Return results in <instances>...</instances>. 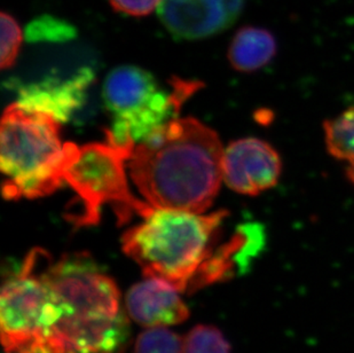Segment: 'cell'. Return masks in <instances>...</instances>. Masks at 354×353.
Returning a JSON list of instances; mask_svg holds the SVG:
<instances>
[{"instance_id":"ac0fdd59","label":"cell","mask_w":354,"mask_h":353,"mask_svg":"<svg viewBox=\"0 0 354 353\" xmlns=\"http://www.w3.org/2000/svg\"><path fill=\"white\" fill-rule=\"evenodd\" d=\"M163 0H109L116 12L131 17H146L158 10Z\"/></svg>"},{"instance_id":"7a4b0ae2","label":"cell","mask_w":354,"mask_h":353,"mask_svg":"<svg viewBox=\"0 0 354 353\" xmlns=\"http://www.w3.org/2000/svg\"><path fill=\"white\" fill-rule=\"evenodd\" d=\"M45 277L60 305L61 319L47 342L50 353H122L129 323L120 290L86 253L47 256Z\"/></svg>"},{"instance_id":"52a82bcc","label":"cell","mask_w":354,"mask_h":353,"mask_svg":"<svg viewBox=\"0 0 354 353\" xmlns=\"http://www.w3.org/2000/svg\"><path fill=\"white\" fill-rule=\"evenodd\" d=\"M245 0H163L158 17L176 39H203L236 22Z\"/></svg>"},{"instance_id":"ba28073f","label":"cell","mask_w":354,"mask_h":353,"mask_svg":"<svg viewBox=\"0 0 354 353\" xmlns=\"http://www.w3.org/2000/svg\"><path fill=\"white\" fill-rule=\"evenodd\" d=\"M282 162L277 150L257 138L233 141L224 150L223 180L243 195L271 190L280 179Z\"/></svg>"},{"instance_id":"9a60e30c","label":"cell","mask_w":354,"mask_h":353,"mask_svg":"<svg viewBox=\"0 0 354 353\" xmlns=\"http://www.w3.org/2000/svg\"><path fill=\"white\" fill-rule=\"evenodd\" d=\"M184 341L165 327H154L141 333L134 353H183Z\"/></svg>"},{"instance_id":"5bb4252c","label":"cell","mask_w":354,"mask_h":353,"mask_svg":"<svg viewBox=\"0 0 354 353\" xmlns=\"http://www.w3.org/2000/svg\"><path fill=\"white\" fill-rule=\"evenodd\" d=\"M183 353H231V347L216 327L198 325L185 338Z\"/></svg>"},{"instance_id":"8992f818","label":"cell","mask_w":354,"mask_h":353,"mask_svg":"<svg viewBox=\"0 0 354 353\" xmlns=\"http://www.w3.org/2000/svg\"><path fill=\"white\" fill-rule=\"evenodd\" d=\"M67 162L64 179L83 203V213L73 223L77 227L99 223L104 204H114L120 223L132 213L145 217L153 207L138 200L129 190L125 162L131 154L111 143H92L78 147L66 143Z\"/></svg>"},{"instance_id":"2e32d148","label":"cell","mask_w":354,"mask_h":353,"mask_svg":"<svg viewBox=\"0 0 354 353\" xmlns=\"http://www.w3.org/2000/svg\"><path fill=\"white\" fill-rule=\"evenodd\" d=\"M75 36V29L66 21L44 15L32 21L27 28V38L31 42L37 40H52L64 42Z\"/></svg>"},{"instance_id":"5b68a950","label":"cell","mask_w":354,"mask_h":353,"mask_svg":"<svg viewBox=\"0 0 354 353\" xmlns=\"http://www.w3.org/2000/svg\"><path fill=\"white\" fill-rule=\"evenodd\" d=\"M47 256L45 250H31L17 273L3 282L0 327L6 353H50L47 342L62 314L45 277Z\"/></svg>"},{"instance_id":"8fae6325","label":"cell","mask_w":354,"mask_h":353,"mask_svg":"<svg viewBox=\"0 0 354 353\" xmlns=\"http://www.w3.org/2000/svg\"><path fill=\"white\" fill-rule=\"evenodd\" d=\"M158 91L151 73L134 66H122L104 80L102 97L114 118H127L144 109Z\"/></svg>"},{"instance_id":"6da1fadb","label":"cell","mask_w":354,"mask_h":353,"mask_svg":"<svg viewBox=\"0 0 354 353\" xmlns=\"http://www.w3.org/2000/svg\"><path fill=\"white\" fill-rule=\"evenodd\" d=\"M223 156L212 129L193 117H174L138 143L127 162L151 207L204 213L221 188Z\"/></svg>"},{"instance_id":"277c9868","label":"cell","mask_w":354,"mask_h":353,"mask_svg":"<svg viewBox=\"0 0 354 353\" xmlns=\"http://www.w3.org/2000/svg\"><path fill=\"white\" fill-rule=\"evenodd\" d=\"M67 147L60 122L48 113L15 102L7 107L0 127V169L6 200L38 199L64 183Z\"/></svg>"},{"instance_id":"7c38bea8","label":"cell","mask_w":354,"mask_h":353,"mask_svg":"<svg viewBox=\"0 0 354 353\" xmlns=\"http://www.w3.org/2000/svg\"><path fill=\"white\" fill-rule=\"evenodd\" d=\"M275 53L277 42L270 31L257 27H244L233 37L228 59L236 71L252 73L270 64Z\"/></svg>"},{"instance_id":"3957f363","label":"cell","mask_w":354,"mask_h":353,"mask_svg":"<svg viewBox=\"0 0 354 353\" xmlns=\"http://www.w3.org/2000/svg\"><path fill=\"white\" fill-rule=\"evenodd\" d=\"M227 213L155 209L122 237L124 253L146 278L165 281L178 291L192 290L212 253V244Z\"/></svg>"},{"instance_id":"4fadbf2b","label":"cell","mask_w":354,"mask_h":353,"mask_svg":"<svg viewBox=\"0 0 354 353\" xmlns=\"http://www.w3.org/2000/svg\"><path fill=\"white\" fill-rule=\"evenodd\" d=\"M324 132L328 152L346 164V176L354 185V107L324 122Z\"/></svg>"},{"instance_id":"9c48e42d","label":"cell","mask_w":354,"mask_h":353,"mask_svg":"<svg viewBox=\"0 0 354 353\" xmlns=\"http://www.w3.org/2000/svg\"><path fill=\"white\" fill-rule=\"evenodd\" d=\"M179 293L165 281L147 278L129 290L125 298L127 314L148 328L179 325L189 317Z\"/></svg>"},{"instance_id":"e0dca14e","label":"cell","mask_w":354,"mask_h":353,"mask_svg":"<svg viewBox=\"0 0 354 353\" xmlns=\"http://www.w3.org/2000/svg\"><path fill=\"white\" fill-rule=\"evenodd\" d=\"M1 31V68L7 69L13 66L17 60L22 42V31L17 20L10 14L1 12L0 15Z\"/></svg>"},{"instance_id":"30bf717a","label":"cell","mask_w":354,"mask_h":353,"mask_svg":"<svg viewBox=\"0 0 354 353\" xmlns=\"http://www.w3.org/2000/svg\"><path fill=\"white\" fill-rule=\"evenodd\" d=\"M92 78V71L83 69L64 82L55 80L29 84L19 90L17 104L28 109L50 114L59 122H64L83 102L85 90Z\"/></svg>"}]
</instances>
